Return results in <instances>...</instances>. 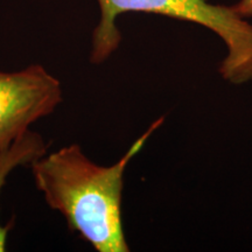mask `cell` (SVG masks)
<instances>
[{
  "mask_svg": "<svg viewBox=\"0 0 252 252\" xmlns=\"http://www.w3.org/2000/svg\"><path fill=\"white\" fill-rule=\"evenodd\" d=\"M163 121L161 117L150 125L112 166L91 161L78 144L46 153L30 165L47 206L61 214L69 230L96 251H130L122 217L125 169Z\"/></svg>",
  "mask_w": 252,
  "mask_h": 252,
  "instance_id": "obj_1",
  "label": "cell"
},
{
  "mask_svg": "<svg viewBox=\"0 0 252 252\" xmlns=\"http://www.w3.org/2000/svg\"><path fill=\"white\" fill-rule=\"evenodd\" d=\"M100 18L93 32L90 61L105 62L122 42L116 21L127 12L159 14L201 25L216 33L226 46L220 72L225 81L243 84L252 80V25L235 6L208 0H97Z\"/></svg>",
  "mask_w": 252,
  "mask_h": 252,
  "instance_id": "obj_2",
  "label": "cell"
},
{
  "mask_svg": "<svg viewBox=\"0 0 252 252\" xmlns=\"http://www.w3.org/2000/svg\"><path fill=\"white\" fill-rule=\"evenodd\" d=\"M63 100L62 84L41 64L0 71V152L48 117Z\"/></svg>",
  "mask_w": 252,
  "mask_h": 252,
  "instance_id": "obj_3",
  "label": "cell"
},
{
  "mask_svg": "<svg viewBox=\"0 0 252 252\" xmlns=\"http://www.w3.org/2000/svg\"><path fill=\"white\" fill-rule=\"evenodd\" d=\"M48 150V144L34 131H28L23 138L15 141L11 147L0 152V193L6 179L15 167L31 165ZM9 231L8 225H0V252L6 250V242Z\"/></svg>",
  "mask_w": 252,
  "mask_h": 252,
  "instance_id": "obj_4",
  "label": "cell"
},
{
  "mask_svg": "<svg viewBox=\"0 0 252 252\" xmlns=\"http://www.w3.org/2000/svg\"><path fill=\"white\" fill-rule=\"evenodd\" d=\"M235 7L244 18L252 15V0H241Z\"/></svg>",
  "mask_w": 252,
  "mask_h": 252,
  "instance_id": "obj_5",
  "label": "cell"
}]
</instances>
